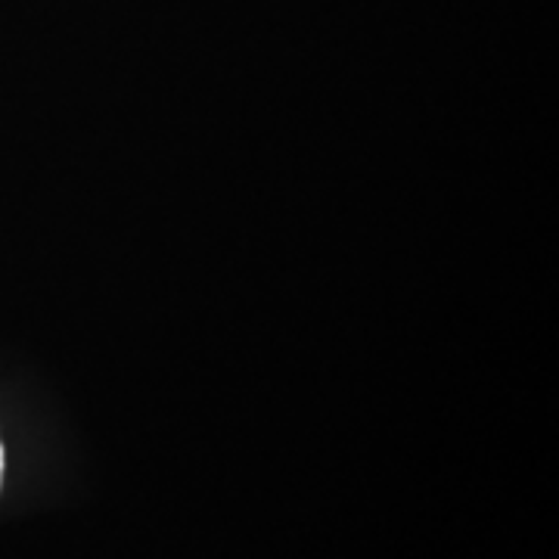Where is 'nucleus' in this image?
Here are the masks:
<instances>
[{
    "label": "nucleus",
    "mask_w": 559,
    "mask_h": 559,
    "mask_svg": "<svg viewBox=\"0 0 559 559\" xmlns=\"http://www.w3.org/2000/svg\"><path fill=\"white\" fill-rule=\"evenodd\" d=\"M0 476H3V448H0Z\"/></svg>",
    "instance_id": "obj_1"
}]
</instances>
